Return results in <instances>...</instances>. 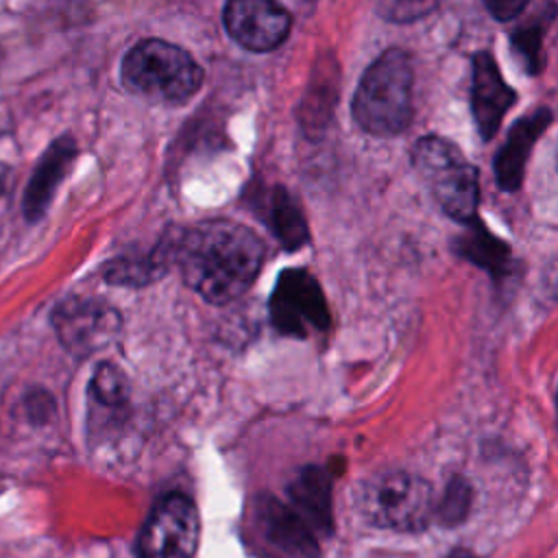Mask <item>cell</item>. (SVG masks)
<instances>
[{
	"label": "cell",
	"instance_id": "6da1fadb",
	"mask_svg": "<svg viewBox=\"0 0 558 558\" xmlns=\"http://www.w3.org/2000/svg\"><path fill=\"white\" fill-rule=\"evenodd\" d=\"M166 242L183 281L214 305L240 299L255 281L266 255L255 231L227 218L203 220Z\"/></svg>",
	"mask_w": 558,
	"mask_h": 558
},
{
	"label": "cell",
	"instance_id": "9a60e30c",
	"mask_svg": "<svg viewBox=\"0 0 558 558\" xmlns=\"http://www.w3.org/2000/svg\"><path fill=\"white\" fill-rule=\"evenodd\" d=\"M451 248L458 257L486 270L495 279H501L512 270L510 244L497 238L480 218L464 225L462 233L453 238Z\"/></svg>",
	"mask_w": 558,
	"mask_h": 558
},
{
	"label": "cell",
	"instance_id": "cb8c5ba5",
	"mask_svg": "<svg viewBox=\"0 0 558 558\" xmlns=\"http://www.w3.org/2000/svg\"><path fill=\"white\" fill-rule=\"evenodd\" d=\"M556 168H558V150H556Z\"/></svg>",
	"mask_w": 558,
	"mask_h": 558
},
{
	"label": "cell",
	"instance_id": "603a6c76",
	"mask_svg": "<svg viewBox=\"0 0 558 558\" xmlns=\"http://www.w3.org/2000/svg\"><path fill=\"white\" fill-rule=\"evenodd\" d=\"M447 558H480L477 554H473L471 549H464V547H458V549H453Z\"/></svg>",
	"mask_w": 558,
	"mask_h": 558
},
{
	"label": "cell",
	"instance_id": "7c38bea8",
	"mask_svg": "<svg viewBox=\"0 0 558 558\" xmlns=\"http://www.w3.org/2000/svg\"><path fill=\"white\" fill-rule=\"evenodd\" d=\"M257 523L266 541L292 558H318L316 532L292 508L275 497H262L255 504Z\"/></svg>",
	"mask_w": 558,
	"mask_h": 558
},
{
	"label": "cell",
	"instance_id": "30bf717a",
	"mask_svg": "<svg viewBox=\"0 0 558 558\" xmlns=\"http://www.w3.org/2000/svg\"><path fill=\"white\" fill-rule=\"evenodd\" d=\"M514 102L517 92L501 76L493 50H477L471 57V116L482 142H490L497 135Z\"/></svg>",
	"mask_w": 558,
	"mask_h": 558
},
{
	"label": "cell",
	"instance_id": "e0dca14e",
	"mask_svg": "<svg viewBox=\"0 0 558 558\" xmlns=\"http://www.w3.org/2000/svg\"><path fill=\"white\" fill-rule=\"evenodd\" d=\"M257 207L272 231V235L279 240V244L288 251L301 248L310 240V229L305 222V216L294 201V196L283 185H272L264 190L262 198L257 201Z\"/></svg>",
	"mask_w": 558,
	"mask_h": 558
},
{
	"label": "cell",
	"instance_id": "5bb4252c",
	"mask_svg": "<svg viewBox=\"0 0 558 558\" xmlns=\"http://www.w3.org/2000/svg\"><path fill=\"white\" fill-rule=\"evenodd\" d=\"M338 87H340V68L336 63V57L323 54L316 68L312 70V78L299 111L301 126L307 135L316 137L327 129L336 109Z\"/></svg>",
	"mask_w": 558,
	"mask_h": 558
},
{
	"label": "cell",
	"instance_id": "3957f363",
	"mask_svg": "<svg viewBox=\"0 0 558 558\" xmlns=\"http://www.w3.org/2000/svg\"><path fill=\"white\" fill-rule=\"evenodd\" d=\"M122 85L153 102H185L203 83V68L177 44L148 37L137 41L122 59Z\"/></svg>",
	"mask_w": 558,
	"mask_h": 558
},
{
	"label": "cell",
	"instance_id": "7402d4cb",
	"mask_svg": "<svg viewBox=\"0 0 558 558\" xmlns=\"http://www.w3.org/2000/svg\"><path fill=\"white\" fill-rule=\"evenodd\" d=\"M527 2L530 0H482L484 9L497 22H512V20H517L525 11Z\"/></svg>",
	"mask_w": 558,
	"mask_h": 558
},
{
	"label": "cell",
	"instance_id": "8fae6325",
	"mask_svg": "<svg viewBox=\"0 0 558 558\" xmlns=\"http://www.w3.org/2000/svg\"><path fill=\"white\" fill-rule=\"evenodd\" d=\"M551 122H554V111L549 107H536L534 111L517 118L510 124L506 140L495 153V161H493V172L499 190L512 194L523 185L525 168L534 150V144L551 126Z\"/></svg>",
	"mask_w": 558,
	"mask_h": 558
},
{
	"label": "cell",
	"instance_id": "5b68a950",
	"mask_svg": "<svg viewBox=\"0 0 558 558\" xmlns=\"http://www.w3.org/2000/svg\"><path fill=\"white\" fill-rule=\"evenodd\" d=\"M357 501L371 525L392 532H423L436 517L432 484L408 471H384L366 480Z\"/></svg>",
	"mask_w": 558,
	"mask_h": 558
},
{
	"label": "cell",
	"instance_id": "2e32d148",
	"mask_svg": "<svg viewBox=\"0 0 558 558\" xmlns=\"http://www.w3.org/2000/svg\"><path fill=\"white\" fill-rule=\"evenodd\" d=\"M292 508L316 534H331V475L323 466H305L288 488Z\"/></svg>",
	"mask_w": 558,
	"mask_h": 558
},
{
	"label": "cell",
	"instance_id": "ffe728a7",
	"mask_svg": "<svg viewBox=\"0 0 558 558\" xmlns=\"http://www.w3.org/2000/svg\"><path fill=\"white\" fill-rule=\"evenodd\" d=\"M473 506V486L462 475H456L449 480L447 488L440 497H436V517L434 521L442 527L460 525Z\"/></svg>",
	"mask_w": 558,
	"mask_h": 558
},
{
	"label": "cell",
	"instance_id": "4fadbf2b",
	"mask_svg": "<svg viewBox=\"0 0 558 558\" xmlns=\"http://www.w3.org/2000/svg\"><path fill=\"white\" fill-rule=\"evenodd\" d=\"M76 155H78V144L72 135L57 137L44 150V155L39 157V161L26 183V190H24L22 209H24L26 220L35 222L46 214L50 201L54 198L59 183L70 172Z\"/></svg>",
	"mask_w": 558,
	"mask_h": 558
},
{
	"label": "cell",
	"instance_id": "9c48e42d",
	"mask_svg": "<svg viewBox=\"0 0 558 558\" xmlns=\"http://www.w3.org/2000/svg\"><path fill=\"white\" fill-rule=\"evenodd\" d=\"M222 22L229 37L251 52H270L292 28L290 11L277 0H227Z\"/></svg>",
	"mask_w": 558,
	"mask_h": 558
},
{
	"label": "cell",
	"instance_id": "d6986e66",
	"mask_svg": "<svg viewBox=\"0 0 558 558\" xmlns=\"http://www.w3.org/2000/svg\"><path fill=\"white\" fill-rule=\"evenodd\" d=\"M89 399L107 412L124 410L129 403V381L124 373L111 362H100L89 381Z\"/></svg>",
	"mask_w": 558,
	"mask_h": 558
},
{
	"label": "cell",
	"instance_id": "277c9868",
	"mask_svg": "<svg viewBox=\"0 0 558 558\" xmlns=\"http://www.w3.org/2000/svg\"><path fill=\"white\" fill-rule=\"evenodd\" d=\"M410 159L438 207L451 220L469 225L477 218L480 172L453 142L440 135H423L414 142Z\"/></svg>",
	"mask_w": 558,
	"mask_h": 558
},
{
	"label": "cell",
	"instance_id": "44dd1931",
	"mask_svg": "<svg viewBox=\"0 0 558 558\" xmlns=\"http://www.w3.org/2000/svg\"><path fill=\"white\" fill-rule=\"evenodd\" d=\"M438 0H375V13L392 24H412L432 15Z\"/></svg>",
	"mask_w": 558,
	"mask_h": 558
},
{
	"label": "cell",
	"instance_id": "ba28073f",
	"mask_svg": "<svg viewBox=\"0 0 558 558\" xmlns=\"http://www.w3.org/2000/svg\"><path fill=\"white\" fill-rule=\"evenodd\" d=\"M120 323L118 310L100 299L72 296L52 312V327L61 344L78 357L105 349L118 336Z\"/></svg>",
	"mask_w": 558,
	"mask_h": 558
},
{
	"label": "cell",
	"instance_id": "ac0fdd59",
	"mask_svg": "<svg viewBox=\"0 0 558 558\" xmlns=\"http://www.w3.org/2000/svg\"><path fill=\"white\" fill-rule=\"evenodd\" d=\"M554 15H556V7L547 4L545 9L536 11L527 22L519 24L510 33V48L530 76H536L545 70L543 41H545V33H547V26L551 24Z\"/></svg>",
	"mask_w": 558,
	"mask_h": 558
},
{
	"label": "cell",
	"instance_id": "7a4b0ae2",
	"mask_svg": "<svg viewBox=\"0 0 558 558\" xmlns=\"http://www.w3.org/2000/svg\"><path fill=\"white\" fill-rule=\"evenodd\" d=\"M353 122L373 137H395L414 118V59L403 48L384 50L362 74L353 100Z\"/></svg>",
	"mask_w": 558,
	"mask_h": 558
},
{
	"label": "cell",
	"instance_id": "8992f818",
	"mask_svg": "<svg viewBox=\"0 0 558 558\" xmlns=\"http://www.w3.org/2000/svg\"><path fill=\"white\" fill-rule=\"evenodd\" d=\"M268 305L272 325L286 336L305 338L325 331L331 323L323 288L305 268L281 270Z\"/></svg>",
	"mask_w": 558,
	"mask_h": 558
},
{
	"label": "cell",
	"instance_id": "52a82bcc",
	"mask_svg": "<svg viewBox=\"0 0 558 558\" xmlns=\"http://www.w3.org/2000/svg\"><path fill=\"white\" fill-rule=\"evenodd\" d=\"M201 536V521L194 501L181 493H170L157 501L148 514L140 538V558H192Z\"/></svg>",
	"mask_w": 558,
	"mask_h": 558
}]
</instances>
